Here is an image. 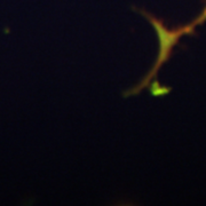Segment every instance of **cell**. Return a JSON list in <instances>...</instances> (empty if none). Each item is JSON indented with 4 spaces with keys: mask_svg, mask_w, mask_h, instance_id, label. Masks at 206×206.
<instances>
[{
    "mask_svg": "<svg viewBox=\"0 0 206 206\" xmlns=\"http://www.w3.org/2000/svg\"><path fill=\"white\" fill-rule=\"evenodd\" d=\"M205 20H206V8H205V11H203V14H201L196 21H194L191 24H189V25L184 27V28H180V29H177V30H170V31H168V30L164 27V28L161 29V37L164 38V40H165V42L167 45H170L171 47H173L174 44L177 41V38H179L180 36H182L183 33H189L197 24H200L201 22H204Z\"/></svg>",
    "mask_w": 206,
    "mask_h": 206,
    "instance_id": "1",
    "label": "cell"
}]
</instances>
